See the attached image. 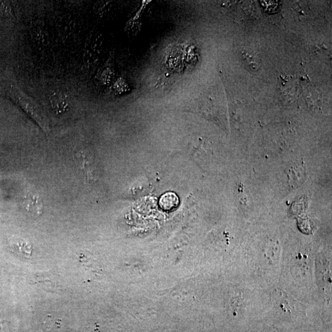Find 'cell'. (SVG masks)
<instances>
[{"label": "cell", "mask_w": 332, "mask_h": 332, "mask_svg": "<svg viewBox=\"0 0 332 332\" xmlns=\"http://www.w3.org/2000/svg\"><path fill=\"white\" fill-rule=\"evenodd\" d=\"M9 245L12 251L15 253L25 257H28L32 255V245L24 239L12 237L9 239Z\"/></svg>", "instance_id": "2"}, {"label": "cell", "mask_w": 332, "mask_h": 332, "mask_svg": "<svg viewBox=\"0 0 332 332\" xmlns=\"http://www.w3.org/2000/svg\"><path fill=\"white\" fill-rule=\"evenodd\" d=\"M52 109L56 112L62 113L65 112L68 107V100L66 95L61 93H55L51 95L50 99Z\"/></svg>", "instance_id": "4"}, {"label": "cell", "mask_w": 332, "mask_h": 332, "mask_svg": "<svg viewBox=\"0 0 332 332\" xmlns=\"http://www.w3.org/2000/svg\"><path fill=\"white\" fill-rule=\"evenodd\" d=\"M6 95L31 117L44 132H49L48 119L43 110L33 98L26 94L23 90L13 85L7 90Z\"/></svg>", "instance_id": "1"}, {"label": "cell", "mask_w": 332, "mask_h": 332, "mask_svg": "<svg viewBox=\"0 0 332 332\" xmlns=\"http://www.w3.org/2000/svg\"><path fill=\"white\" fill-rule=\"evenodd\" d=\"M178 202L179 201L175 193H167L161 198L160 205L163 209L170 210L177 207Z\"/></svg>", "instance_id": "5"}, {"label": "cell", "mask_w": 332, "mask_h": 332, "mask_svg": "<svg viewBox=\"0 0 332 332\" xmlns=\"http://www.w3.org/2000/svg\"><path fill=\"white\" fill-rule=\"evenodd\" d=\"M24 207L28 212L36 215H40L43 211V205L38 196L28 193L24 200Z\"/></svg>", "instance_id": "3"}]
</instances>
